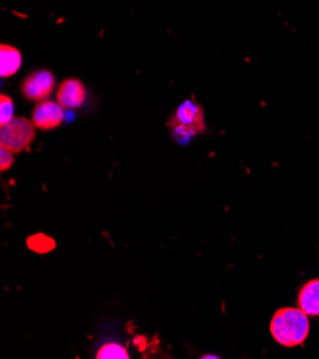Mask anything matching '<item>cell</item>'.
I'll return each mask as SVG.
<instances>
[{
    "label": "cell",
    "instance_id": "obj_1",
    "mask_svg": "<svg viewBox=\"0 0 319 359\" xmlns=\"http://www.w3.org/2000/svg\"><path fill=\"white\" fill-rule=\"evenodd\" d=\"M272 338L282 346L294 348L302 345L309 334L308 315L298 308H280L271 319Z\"/></svg>",
    "mask_w": 319,
    "mask_h": 359
},
{
    "label": "cell",
    "instance_id": "obj_2",
    "mask_svg": "<svg viewBox=\"0 0 319 359\" xmlns=\"http://www.w3.org/2000/svg\"><path fill=\"white\" fill-rule=\"evenodd\" d=\"M168 128L178 139H186L203 133L206 129L203 107L194 99L184 102L170 115Z\"/></svg>",
    "mask_w": 319,
    "mask_h": 359
},
{
    "label": "cell",
    "instance_id": "obj_3",
    "mask_svg": "<svg viewBox=\"0 0 319 359\" xmlns=\"http://www.w3.org/2000/svg\"><path fill=\"white\" fill-rule=\"evenodd\" d=\"M0 147H4L13 154L27 151L36 137V126L26 118H13L9 123L0 126Z\"/></svg>",
    "mask_w": 319,
    "mask_h": 359
},
{
    "label": "cell",
    "instance_id": "obj_4",
    "mask_svg": "<svg viewBox=\"0 0 319 359\" xmlns=\"http://www.w3.org/2000/svg\"><path fill=\"white\" fill-rule=\"evenodd\" d=\"M55 90V75L48 69L29 74L20 83V93L33 102H43Z\"/></svg>",
    "mask_w": 319,
    "mask_h": 359
},
{
    "label": "cell",
    "instance_id": "obj_5",
    "mask_svg": "<svg viewBox=\"0 0 319 359\" xmlns=\"http://www.w3.org/2000/svg\"><path fill=\"white\" fill-rule=\"evenodd\" d=\"M65 107L57 102L43 100L36 104L32 112V122L38 129L52 130L59 128L65 121Z\"/></svg>",
    "mask_w": 319,
    "mask_h": 359
},
{
    "label": "cell",
    "instance_id": "obj_6",
    "mask_svg": "<svg viewBox=\"0 0 319 359\" xmlns=\"http://www.w3.org/2000/svg\"><path fill=\"white\" fill-rule=\"evenodd\" d=\"M88 92L79 79H65L56 92V102L65 109H78L86 102Z\"/></svg>",
    "mask_w": 319,
    "mask_h": 359
},
{
    "label": "cell",
    "instance_id": "obj_7",
    "mask_svg": "<svg viewBox=\"0 0 319 359\" xmlns=\"http://www.w3.org/2000/svg\"><path fill=\"white\" fill-rule=\"evenodd\" d=\"M298 306L308 316H319V279L306 282L298 294Z\"/></svg>",
    "mask_w": 319,
    "mask_h": 359
},
{
    "label": "cell",
    "instance_id": "obj_8",
    "mask_svg": "<svg viewBox=\"0 0 319 359\" xmlns=\"http://www.w3.org/2000/svg\"><path fill=\"white\" fill-rule=\"evenodd\" d=\"M22 66V53L12 45L0 46V75L11 78L18 74Z\"/></svg>",
    "mask_w": 319,
    "mask_h": 359
},
{
    "label": "cell",
    "instance_id": "obj_9",
    "mask_svg": "<svg viewBox=\"0 0 319 359\" xmlns=\"http://www.w3.org/2000/svg\"><path fill=\"white\" fill-rule=\"evenodd\" d=\"M96 358L97 359H129L130 356L128 349L123 345L116 342H109L99 348Z\"/></svg>",
    "mask_w": 319,
    "mask_h": 359
},
{
    "label": "cell",
    "instance_id": "obj_10",
    "mask_svg": "<svg viewBox=\"0 0 319 359\" xmlns=\"http://www.w3.org/2000/svg\"><path fill=\"white\" fill-rule=\"evenodd\" d=\"M29 248L39 254H45L55 248V242L45 235H36L29 239Z\"/></svg>",
    "mask_w": 319,
    "mask_h": 359
},
{
    "label": "cell",
    "instance_id": "obj_11",
    "mask_svg": "<svg viewBox=\"0 0 319 359\" xmlns=\"http://www.w3.org/2000/svg\"><path fill=\"white\" fill-rule=\"evenodd\" d=\"M13 118V100L8 95H2L0 96V126L9 123Z\"/></svg>",
    "mask_w": 319,
    "mask_h": 359
},
{
    "label": "cell",
    "instance_id": "obj_12",
    "mask_svg": "<svg viewBox=\"0 0 319 359\" xmlns=\"http://www.w3.org/2000/svg\"><path fill=\"white\" fill-rule=\"evenodd\" d=\"M13 155L15 154L12 151H9L4 147H0V170L6 172L13 166V162H15Z\"/></svg>",
    "mask_w": 319,
    "mask_h": 359
}]
</instances>
